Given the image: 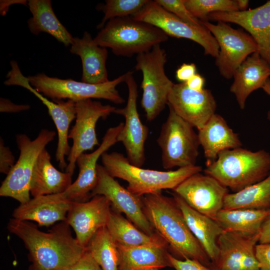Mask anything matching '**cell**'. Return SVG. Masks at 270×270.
Wrapping results in <instances>:
<instances>
[{
    "label": "cell",
    "instance_id": "1",
    "mask_svg": "<svg viewBox=\"0 0 270 270\" xmlns=\"http://www.w3.org/2000/svg\"><path fill=\"white\" fill-rule=\"evenodd\" d=\"M7 228L23 242L32 265L38 270L69 268L86 250L73 237L65 221L48 232L40 230L28 221L14 218L10 220Z\"/></svg>",
    "mask_w": 270,
    "mask_h": 270
},
{
    "label": "cell",
    "instance_id": "2",
    "mask_svg": "<svg viewBox=\"0 0 270 270\" xmlns=\"http://www.w3.org/2000/svg\"><path fill=\"white\" fill-rule=\"evenodd\" d=\"M142 202L146 218L176 255L212 266L210 260L191 232L173 198L160 192L142 196Z\"/></svg>",
    "mask_w": 270,
    "mask_h": 270
},
{
    "label": "cell",
    "instance_id": "3",
    "mask_svg": "<svg viewBox=\"0 0 270 270\" xmlns=\"http://www.w3.org/2000/svg\"><path fill=\"white\" fill-rule=\"evenodd\" d=\"M101 159L106 171L114 178L126 180L128 183L126 188L139 197L162 190H173L186 179L202 170L201 166L197 165L174 170L145 169L132 164L127 158L118 152H106Z\"/></svg>",
    "mask_w": 270,
    "mask_h": 270
},
{
    "label": "cell",
    "instance_id": "4",
    "mask_svg": "<svg viewBox=\"0 0 270 270\" xmlns=\"http://www.w3.org/2000/svg\"><path fill=\"white\" fill-rule=\"evenodd\" d=\"M204 172L236 192L270 174V154L264 150L252 152L242 147L224 150L206 166Z\"/></svg>",
    "mask_w": 270,
    "mask_h": 270
},
{
    "label": "cell",
    "instance_id": "5",
    "mask_svg": "<svg viewBox=\"0 0 270 270\" xmlns=\"http://www.w3.org/2000/svg\"><path fill=\"white\" fill-rule=\"evenodd\" d=\"M94 40L116 56L131 57L166 41L168 36L151 24L127 16L109 20Z\"/></svg>",
    "mask_w": 270,
    "mask_h": 270
},
{
    "label": "cell",
    "instance_id": "6",
    "mask_svg": "<svg viewBox=\"0 0 270 270\" xmlns=\"http://www.w3.org/2000/svg\"><path fill=\"white\" fill-rule=\"evenodd\" d=\"M166 50L160 44L145 52L137 54L135 69L141 71L142 94L141 106L148 121L155 120L164 110L169 94L174 84L164 71Z\"/></svg>",
    "mask_w": 270,
    "mask_h": 270
},
{
    "label": "cell",
    "instance_id": "7",
    "mask_svg": "<svg viewBox=\"0 0 270 270\" xmlns=\"http://www.w3.org/2000/svg\"><path fill=\"white\" fill-rule=\"evenodd\" d=\"M28 78L32 87L54 102L67 99L77 102L92 98L107 100L116 104H122L125 102L116 88L125 82L126 73L100 84L50 77L44 73L28 76Z\"/></svg>",
    "mask_w": 270,
    "mask_h": 270
},
{
    "label": "cell",
    "instance_id": "8",
    "mask_svg": "<svg viewBox=\"0 0 270 270\" xmlns=\"http://www.w3.org/2000/svg\"><path fill=\"white\" fill-rule=\"evenodd\" d=\"M169 108L156 140L161 149L164 168L170 170L196 165L200 146L194 127Z\"/></svg>",
    "mask_w": 270,
    "mask_h": 270
},
{
    "label": "cell",
    "instance_id": "9",
    "mask_svg": "<svg viewBox=\"0 0 270 270\" xmlns=\"http://www.w3.org/2000/svg\"><path fill=\"white\" fill-rule=\"evenodd\" d=\"M56 134L54 130L42 129L34 140L26 134L16 136L20 156L2 182L0 196L12 198L20 204L30 200V182L36 162L40 152L54 140Z\"/></svg>",
    "mask_w": 270,
    "mask_h": 270
},
{
    "label": "cell",
    "instance_id": "10",
    "mask_svg": "<svg viewBox=\"0 0 270 270\" xmlns=\"http://www.w3.org/2000/svg\"><path fill=\"white\" fill-rule=\"evenodd\" d=\"M136 20L151 24L160 29L168 36L192 40L204 50L206 55L216 58L219 46L214 36L204 26L188 24L168 12L155 0L148 2L137 13L132 16Z\"/></svg>",
    "mask_w": 270,
    "mask_h": 270
},
{
    "label": "cell",
    "instance_id": "11",
    "mask_svg": "<svg viewBox=\"0 0 270 270\" xmlns=\"http://www.w3.org/2000/svg\"><path fill=\"white\" fill-rule=\"evenodd\" d=\"M211 32L219 46L215 64L221 76L229 80L238 66L251 54L258 52V46L248 34L232 28L228 23L217 22L216 24L202 22Z\"/></svg>",
    "mask_w": 270,
    "mask_h": 270
},
{
    "label": "cell",
    "instance_id": "12",
    "mask_svg": "<svg viewBox=\"0 0 270 270\" xmlns=\"http://www.w3.org/2000/svg\"><path fill=\"white\" fill-rule=\"evenodd\" d=\"M76 102V118L74 125L69 132L68 138L72 140L66 172L72 176L78 158L88 150L100 146L96 132V124L100 118L106 119L116 108L100 102L87 99Z\"/></svg>",
    "mask_w": 270,
    "mask_h": 270
},
{
    "label": "cell",
    "instance_id": "13",
    "mask_svg": "<svg viewBox=\"0 0 270 270\" xmlns=\"http://www.w3.org/2000/svg\"><path fill=\"white\" fill-rule=\"evenodd\" d=\"M12 68L8 72L4 84L7 86H18L32 92L46 106L48 112L54 121L58 134V142L56 154L59 168L66 170L68 164L66 156H68L71 147L68 142L69 128L72 121L76 118V102L72 100L52 102L38 92L30 84L28 78L20 72L18 63L14 60L10 62Z\"/></svg>",
    "mask_w": 270,
    "mask_h": 270
},
{
    "label": "cell",
    "instance_id": "14",
    "mask_svg": "<svg viewBox=\"0 0 270 270\" xmlns=\"http://www.w3.org/2000/svg\"><path fill=\"white\" fill-rule=\"evenodd\" d=\"M128 88V98L126 106L116 108L114 113L124 117V126L118 136V142L124 145L130 163L142 167L145 162L144 144L148 129L140 119L137 110L138 86L132 72L126 73L125 81Z\"/></svg>",
    "mask_w": 270,
    "mask_h": 270
},
{
    "label": "cell",
    "instance_id": "15",
    "mask_svg": "<svg viewBox=\"0 0 270 270\" xmlns=\"http://www.w3.org/2000/svg\"><path fill=\"white\" fill-rule=\"evenodd\" d=\"M104 196L114 210L124 213L141 230L152 236L156 232L144 214L142 197L138 196L122 186L102 166H97V182L90 194Z\"/></svg>",
    "mask_w": 270,
    "mask_h": 270
},
{
    "label": "cell",
    "instance_id": "16",
    "mask_svg": "<svg viewBox=\"0 0 270 270\" xmlns=\"http://www.w3.org/2000/svg\"><path fill=\"white\" fill-rule=\"evenodd\" d=\"M172 190L192 208L212 219L223 209L228 193L216 178L200 172L190 176Z\"/></svg>",
    "mask_w": 270,
    "mask_h": 270
},
{
    "label": "cell",
    "instance_id": "17",
    "mask_svg": "<svg viewBox=\"0 0 270 270\" xmlns=\"http://www.w3.org/2000/svg\"><path fill=\"white\" fill-rule=\"evenodd\" d=\"M260 236L223 230L217 240L219 250L217 260L210 267L217 270H260L255 252Z\"/></svg>",
    "mask_w": 270,
    "mask_h": 270
},
{
    "label": "cell",
    "instance_id": "18",
    "mask_svg": "<svg viewBox=\"0 0 270 270\" xmlns=\"http://www.w3.org/2000/svg\"><path fill=\"white\" fill-rule=\"evenodd\" d=\"M167 105L198 130L216 114V100L210 90H193L186 82L174 84Z\"/></svg>",
    "mask_w": 270,
    "mask_h": 270
},
{
    "label": "cell",
    "instance_id": "19",
    "mask_svg": "<svg viewBox=\"0 0 270 270\" xmlns=\"http://www.w3.org/2000/svg\"><path fill=\"white\" fill-rule=\"evenodd\" d=\"M110 206V202L102 195H96L84 202H72L65 222L73 228L82 246L86 248L96 232L106 226Z\"/></svg>",
    "mask_w": 270,
    "mask_h": 270
},
{
    "label": "cell",
    "instance_id": "20",
    "mask_svg": "<svg viewBox=\"0 0 270 270\" xmlns=\"http://www.w3.org/2000/svg\"><path fill=\"white\" fill-rule=\"evenodd\" d=\"M124 122L107 130L102 142L95 150L90 154L83 153L77 158L79 169L78 176L68 189L62 192L64 196L72 202H84L90 198V194L97 182V166L98 158L112 146L118 142V136Z\"/></svg>",
    "mask_w": 270,
    "mask_h": 270
},
{
    "label": "cell",
    "instance_id": "21",
    "mask_svg": "<svg viewBox=\"0 0 270 270\" xmlns=\"http://www.w3.org/2000/svg\"><path fill=\"white\" fill-rule=\"evenodd\" d=\"M208 20L242 26L256 43L259 54L270 65V0L250 10L213 12L208 16Z\"/></svg>",
    "mask_w": 270,
    "mask_h": 270
},
{
    "label": "cell",
    "instance_id": "22",
    "mask_svg": "<svg viewBox=\"0 0 270 270\" xmlns=\"http://www.w3.org/2000/svg\"><path fill=\"white\" fill-rule=\"evenodd\" d=\"M72 202L62 193L33 197L15 208L12 216L20 220L34 221L40 226H48L66 220Z\"/></svg>",
    "mask_w": 270,
    "mask_h": 270
},
{
    "label": "cell",
    "instance_id": "23",
    "mask_svg": "<svg viewBox=\"0 0 270 270\" xmlns=\"http://www.w3.org/2000/svg\"><path fill=\"white\" fill-rule=\"evenodd\" d=\"M270 76V65L258 52L248 56L235 70L230 90L239 108L244 110L246 100L254 91L262 88Z\"/></svg>",
    "mask_w": 270,
    "mask_h": 270
},
{
    "label": "cell",
    "instance_id": "24",
    "mask_svg": "<svg viewBox=\"0 0 270 270\" xmlns=\"http://www.w3.org/2000/svg\"><path fill=\"white\" fill-rule=\"evenodd\" d=\"M70 46V52L79 56L82 60V82L100 84L109 81L106 68L108 56L106 48L98 46L87 32L82 38H74Z\"/></svg>",
    "mask_w": 270,
    "mask_h": 270
},
{
    "label": "cell",
    "instance_id": "25",
    "mask_svg": "<svg viewBox=\"0 0 270 270\" xmlns=\"http://www.w3.org/2000/svg\"><path fill=\"white\" fill-rule=\"evenodd\" d=\"M198 135L206 159V166L214 162L222 151L242 146L238 134L222 116L216 113L198 130Z\"/></svg>",
    "mask_w": 270,
    "mask_h": 270
},
{
    "label": "cell",
    "instance_id": "26",
    "mask_svg": "<svg viewBox=\"0 0 270 270\" xmlns=\"http://www.w3.org/2000/svg\"><path fill=\"white\" fill-rule=\"evenodd\" d=\"M172 196L190 230L210 260L212 265H214L218 256L217 240L223 232L222 228L214 219L190 207L178 195L173 193Z\"/></svg>",
    "mask_w": 270,
    "mask_h": 270
},
{
    "label": "cell",
    "instance_id": "27",
    "mask_svg": "<svg viewBox=\"0 0 270 270\" xmlns=\"http://www.w3.org/2000/svg\"><path fill=\"white\" fill-rule=\"evenodd\" d=\"M72 175L58 170L52 164L51 156L44 148L36 162L30 182L33 197L62 194L72 184Z\"/></svg>",
    "mask_w": 270,
    "mask_h": 270
},
{
    "label": "cell",
    "instance_id": "28",
    "mask_svg": "<svg viewBox=\"0 0 270 270\" xmlns=\"http://www.w3.org/2000/svg\"><path fill=\"white\" fill-rule=\"evenodd\" d=\"M116 245L119 254L118 270H148L172 267L168 258V245Z\"/></svg>",
    "mask_w": 270,
    "mask_h": 270
},
{
    "label": "cell",
    "instance_id": "29",
    "mask_svg": "<svg viewBox=\"0 0 270 270\" xmlns=\"http://www.w3.org/2000/svg\"><path fill=\"white\" fill-rule=\"evenodd\" d=\"M28 6L32 14L28 21L30 32L38 35L46 32L58 41L68 46L72 42L74 37L56 16L50 0H30Z\"/></svg>",
    "mask_w": 270,
    "mask_h": 270
},
{
    "label": "cell",
    "instance_id": "30",
    "mask_svg": "<svg viewBox=\"0 0 270 270\" xmlns=\"http://www.w3.org/2000/svg\"><path fill=\"white\" fill-rule=\"evenodd\" d=\"M106 228L118 245L124 246L148 244L168 246L158 233L152 236L146 234L116 210H112Z\"/></svg>",
    "mask_w": 270,
    "mask_h": 270
},
{
    "label": "cell",
    "instance_id": "31",
    "mask_svg": "<svg viewBox=\"0 0 270 270\" xmlns=\"http://www.w3.org/2000/svg\"><path fill=\"white\" fill-rule=\"evenodd\" d=\"M270 214V209H222L214 218L223 230L260 234L263 223Z\"/></svg>",
    "mask_w": 270,
    "mask_h": 270
},
{
    "label": "cell",
    "instance_id": "32",
    "mask_svg": "<svg viewBox=\"0 0 270 270\" xmlns=\"http://www.w3.org/2000/svg\"><path fill=\"white\" fill-rule=\"evenodd\" d=\"M236 208L270 209V174L257 183L226 196L223 209Z\"/></svg>",
    "mask_w": 270,
    "mask_h": 270
},
{
    "label": "cell",
    "instance_id": "33",
    "mask_svg": "<svg viewBox=\"0 0 270 270\" xmlns=\"http://www.w3.org/2000/svg\"><path fill=\"white\" fill-rule=\"evenodd\" d=\"M102 270H118L119 254L117 245L106 226L98 230L86 248Z\"/></svg>",
    "mask_w": 270,
    "mask_h": 270
},
{
    "label": "cell",
    "instance_id": "34",
    "mask_svg": "<svg viewBox=\"0 0 270 270\" xmlns=\"http://www.w3.org/2000/svg\"><path fill=\"white\" fill-rule=\"evenodd\" d=\"M149 0H106L105 4L98 6V10H102L104 16L97 26V28H102L110 20L130 16L138 12Z\"/></svg>",
    "mask_w": 270,
    "mask_h": 270
},
{
    "label": "cell",
    "instance_id": "35",
    "mask_svg": "<svg viewBox=\"0 0 270 270\" xmlns=\"http://www.w3.org/2000/svg\"><path fill=\"white\" fill-rule=\"evenodd\" d=\"M188 10L202 22L208 21V16L213 12L238 11L236 0H184Z\"/></svg>",
    "mask_w": 270,
    "mask_h": 270
},
{
    "label": "cell",
    "instance_id": "36",
    "mask_svg": "<svg viewBox=\"0 0 270 270\" xmlns=\"http://www.w3.org/2000/svg\"><path fill=\"white\" fill-rule=\"evenodd\" d=\"M160 6L186 22L196 26H202L201 21L194 16L188 10L184 0H155Z\"/></svg>",
    "mask_w": 270,
    "mask_h": 270
},
{
    "label": "cell",
    "instance_id": "37",
    "mask_svg": "<svg viewBox=\"0 0 270 270\" xmlns=\"http://www.w3.org/2000/svg\"><path fill=\"white\" fill-rule=\"evenodd\" d=\"M168 258L172 268L176 270H212L199 261L196 260H179L169 254Z\"/></svg>",
    "mask_w": 270,
    "mask_h": 270
},
{
    "label": "cell",
    "instance_id": "38",
    "mask_svg": "<svg viewBox=\"0 0 270 270\" xmlns=\"http://www.w3.org/2000/svg\"><path fill=\"white\" fill-rule=\"evenodd\" d=\"M16 162L12 152L8 146H4L3 140L0 141V172L2 173L8 174Z\"/></svg>",
    "mask_w": 270,
    "mask_h": 270
},
{
    "label": "cell",
    "instance_id": "39",
    "mask_svg": "<svg viewBox=\"0 0 270 270\" xmlns=\"http://www.w3.org/2000/svg\"><path fill=\"white\" fill-rule=\"evenodd\" d=\"M68 270H102L91 254L86 250L80 259Z\"/></svg>",
    "mask_w": 270,
    "mask_h": 270
},
{
    "label": "cell",
    "instance_id": "40",
    "mask_svg": "<svg viewBox=\"0 0 270 270\" xmlns=\"http://www.w3.org/2000/svg\"><path fill=\"white\" fill-rule=\"evenodd\" d=\"M255 252L260 270H270V242L257 244Z\"/></svg>",
    "mask_w": 270,
    "mask_h": 270
},
{
    "label": "cell",
    "instance_id": "41",
    "mask_svg": "<svg viewBox=\"0 0 270 270\" xmlns=\"http://www.w3.org/2000/svg\"><path fill=\"white\" fill-rule=\"evenodd\" d=\"M196 68L194 64H183L177 69L176 78L181 82H185L196 74Z\"/></svg>",
    "mask_w": 270,
    "mask_h": 270
},
{
    "label": "cell",
    "instance_id": "42",
    "mask_svg": "<svg viewBox=\"0 0 270 270\" xmlns=\"http://www.w3.org/2000/svg\"><path fill=\"white\" fill-rule=\"evenodd\" d=\"M30 106L28 104H16L8 99L0 98V112H18L28 110Z\"/></svg>",
    "mask_w": 270,
    "mask_h": 270
},
{
    "label": "cell",
    "instance_id": "43",
    "mask_svg": "<svg viewBox=\"0 0 270 270\" xmlns=\"http://www.w3.org/2000/svg\"><path fill=\"white\" fill-rule=\"evenodd\" d=\"M185 82L186 86L190 89L201 91L204 89L205 80L201 75L196 74Z\"/></svg>",
    "mask_w": 270,
    "mask_h": 270
},
{
    "label": "cell",
    "instance_id": "44",
    "mask_svg": "<svg viewBox=\"0 0 270 270\" xmlns=\"http://www.w3.org/2000/svg\"><path fill=\"white\" fill-rule=\"evenodd\" d=\"M270 242V214L262 224L258 243Z\"/></svg>",
    "mask_w": 270,
    "mask_h": 270
},
{
    "label": "cell",
    "instance_id": "45",
    "mask_svg": "<svg viewBox=\"0 0 270 270\" xmlns=\"http://www.w3.org/2000/svg\"><path fill=\"white\" fill-rule=\"evenodd\" d=\"M14 4H22L28 6V1L26 0H1L0 1V14L4 16L8 10L10 6Z\"/></svg>",
    "mask_w": 270,
    "mask_h": 270
},
{
    "label": "cell",
    "instance_id": "46",
    "mask_svg": "<svg viewBox=\"0 0 270 270\" xmlns=\"http://www.w3.org/2000/svg\"><path fill=\"white\" fill-rule=\"evenodd\" d=\"M264 91L270 96V78H268L262 88ZM267 119L270 122V110L267 113Z\"/></svg>",
    "mask_w": 270,
    "mask_h": 270
},
{
    "label": "cell",
    "instance_id": "47",
    "mask_svg": "<svg viewBox=\"0 0 270 270\" xmlns=\"http://www.w3.org/2000/svg\"><path fill=\"white\" fill-rule=\"evenodd\" d=\"M236 2L238 11H244L246 10L248 6V0H236Z\"/></svg>",
    "mask_w": 270,
    "mask_h": 270
},
{
    "label": "cell",
    "instance_id": "48",
    "mask_svg": "<svg viewBox=\"0 0 270 270\" xmlns=\"http://www.w3.org/2000/svg\"><path fill=\"white\" fill-rule=\"evenodd\" d=\"M68 268H62L57 270H68ZM28 270H38L37 268H36L35 267H34L32 264L30 266Z\"/></svg>",
    "mask_w": 270,
    "mask_h": 270
},
{
    "label": "cell",
    "instance_id": "49",
    "mask_svg": "<svg viewBox=\"0 0 270 270\" xmlns=\"http://www.w3.org/2000/svg\"><path fill=\"white\" fill-rule=\"evenodd\" d=\"M160 270V269H158V268H152V269H149V270Z\"/></svg>",
    "mask_w": 270,
    "mask_h": 270
},
{
    "label": "cell",
    "instance_id": "50",
    "mask_svg": "<svg viewBox=\"0 0 270 270\" xmlns=\"http://www.w3.org/2000/svg\"><path fill=\"white\" fill-rule=\"evenodd\" d=\"M210 269H211L212 270H216V269H215L214 268H212V267H210Z\"/></svg>",
    "mask_w": 270,
    "mask_h": 270
}]
</instances>
